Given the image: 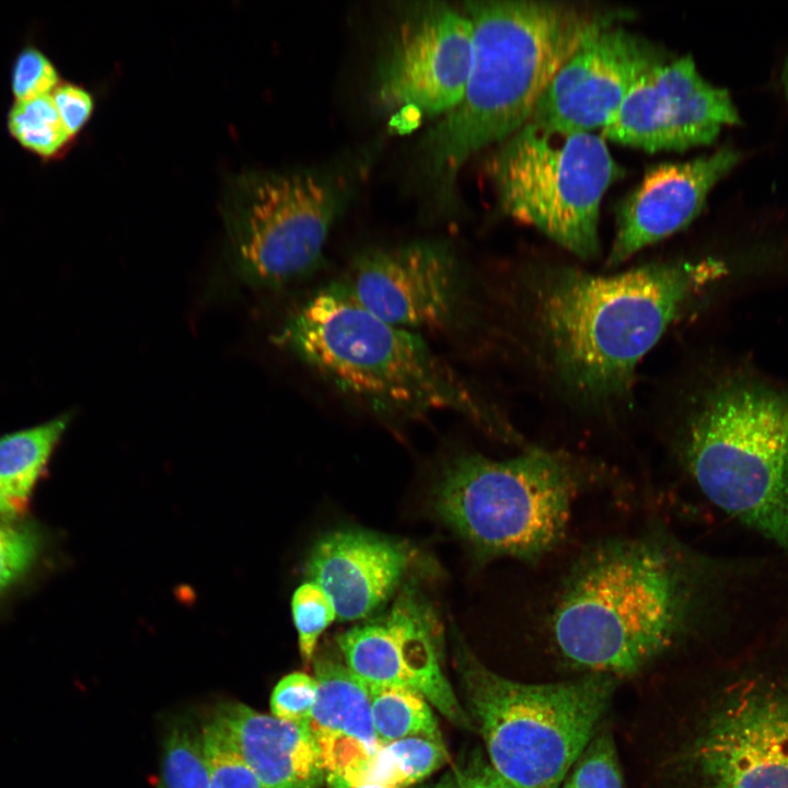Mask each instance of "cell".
<instances>
[{
    "label": "cell",
    "instance_id": "obj_12",
    "mask_svg": "<svg viewBox=\"0 0 788 788\" xmlns=\"http://www.w3.org/2000/svg\"><path fill=\"white\" fill-rule=\"evenodd\" d=\"M472 56V24L465 11L447 3L420 4L391 36L376 70V100L397 114L443 116L462 99Z\"/></svg>",
    "mask_w": 788,
    "mask_h": 788
},
{
    "label": "cell",
    "instance_id": "obj_11",
    "mask_svg": "<svg viewBox=\"0 0 788 788\" xmlns=\"http://www.w3.org/2000/svg\"><path fill=\"white\" fill-rule=\"evenodd\" d=\"M442 640L436 611L412 587L399 590L384 611L336 638L345 664L367 684L414 690L452 723L471 729L442 669Z\"/></svg>",
    "mask_w": 788,
    "mask_h": 788
},
{
    "label": "cell",
    "instance_id": "obj_31",
    "mask_svg": "<svg viewBox=\"0 0 788 788\" xmlns=\"http://www.w3.org/2000/svg\"><path fill=\"white\" fill-rule=\"evenodd\" d=\"M51 97L67 132L70 137L74 136L92 114V95L86 90L68 83L58 85Z\"/></svg>",
    "mask_w": 788,
    "mask_h": 788
},
{
    "label": "cell",
    "instance_id": "obj_1",
    "mask_svg": "<svg viewBox=\"0 0 788 788\" xmlns=\"http://www.w3.org/2000/svg\"><path fill=\"white\" fill-rule=\"evenodd\" d=\"M559 587L549 639L586 674L630 676L687 642L730 654L788 621L787 558L711 555L657 531L595 544Z\"/></svg>",
    "mask_w": 788,
    "mask_h": 788
},
{
    "label": "cell",
    "instance_id": "obj_20",
    "mask_svg": "<svg viewBox=\"0 0 788 788\" xmlns=\"http://www.w3.org/2000/svg\"><path fill=\"white\" fill-rule=\"evenodd\" d=\"M69 424L63 415L0 438V519L22 517L51 453Z\"/></svg>",
    "mask_w": 788,
    "mask_h": 788
},
{
    "label": "cell",
    "instance_id": "obj_19",
    "mask_svg": "<svg viewBox=\"0 0 788 788\" xmlns=\"http://www.w3.org/2000/svg\"><path fill=\"white\" fill-rule=\"evenodd\" d=\"M211 720L264 788H320L326 779L308 725L285 721L237 702L221 704Z\"/></svg>",
    "mask_w": 788,
    "mask_h": 788
},
{
    "label": "cell",
    "instance_id": "obj_9",
    "mask_svg": "<svg viewBox=\"0 0 788 788\" xmlns=\"http://www.w3.org/2000/svg\"><path fill=\"white\" fill-rule=\"evenodd\" d=\"M501 209L572 254L600 253L602 198L623 174L601 135L528 120L488 164Z\"/></svg>",
    "mask_w": 788,
    "mask_h": 788
},
{
    "label": "cell",
    "instance_id": "obj_23",
    "mask_svg": "<svg viewBox=\"0 0 788 788\" xmlns=\"http://www.w3.org/2000/svg\"><path fill=\"white\" fill-rule=\"evenodd\" d=\"M8 125L22 147L42 157L56 154L71 138L51 94L16 102L10 111Z\"/></svg>",
    "mask_w": 788,
    "mask_h": 788
},
{
    "label": "cell",
    "instance_id": "obj_32",
    "mask_svg": "<svg viewBox=\"0 0 788 788\" xmlns=\"http://www.w3.org/2000/svg\"><path fill=\"white\" fill-rule=\"evenodd\" d=\"M459 788H520L500 775L480 752L453 770Z\"/></svg>",
    "mask_w": 788,
    "mask_h": 788
},
{
    "label": "cell",
    "instance_id": "obj_35",
    "mask_svg": "<svg viewBox=\"0 0 788 788\" xmlns=\"http://www.w3.org/2000/svg\"><path fill=\"white\" fill-rule=\"evenodd\" d=\"M339 788H382L378 786H354V787H339Z\"/></svg>",
    "mask_w": 788,
    "mask_h": 788
},
{
    "label": "cell",
    "instance_id": "obj_34",
    "mask_svg": "<svg viewBox=\"0 0 788 788\" xmlns=\"http://www.w3.org/2000/svg\"><path fill=\"white\" fill-rule=\"evenodd\" d=\"M432 788H459L454 773H445Z\"/></svg>",
    "mask_w": 788,
    "mask_h": 788
},
{
    "label": "cell",
    "instance_id": "obj_33",
    "mask_svg": "<svg viewBox=\"0 0 788 788\" xmlns=\"http://www.w3.org/2000/svg\"><path fill=\"white\" fill-rule=\"evenodd\" d=\"M780 88L783 91V95L787 102L788 105V54L786 55L781 69H780Z\"/></svg>",
    "mask_w": 788,
    "mask_h": 788
},
{
    "label": "cell",
    "instance_id": "obj_2",
    "mask_svg": "<svg viewBox=\"0 0 788 788\" xmlns=\"http://www.w3.org/2000/svg\"><path fill=\"white\" fill-rule=\"evenodd\" d=\"M725 271L710 258L614 276L570 267L546 271L536 288V315L554 370L588 402L619 398L683 306Z\"/></svg>",
    "mask_w": 788,
    "mask_h": 788
},
{
    "label": "cell",
    "instance_id": "obj_10",
    "mask_svg": "<svg viewBox=\"0 0 788 788\" xmlns=\"http://www.w3.org/2000/svg\"><path fill=\"white\" fill-rule=\"evenodd\" d=\"M339 211L334 188L305 171H247L222 204L228 262L244 283L288 286L312 273Z\"/></svg>",
    "mask_w": 788,
    "mask_h": 788
},
{
    "label": "cell",
    "instance_id": "obj_7",
    "mask_svg": "<svg viewBox=\"0 0 788 788\" xmlns=\"http://www.w3.org/2000/svg\"><path fill=\"white\" fill-rule=\"evenodd\" d=\"M454 641L466 712L489 763L520 788H560L598 730L617 679L590 673L555 683L518 682L484 665L455 635Z\"/></svg>",
    "mask_w": 788,
    "mask_h": 788
},
{
    "label": "cell",
    "instance_id": "obj_15",
    "mask_svg": "<svg viewBox=\"0 0 788 788\" xmlns=\"http://www.w3.org/2000/svg\"><path fill=\"white\" fill-rule=\"evenodd\" d=\"M665 61L654 44L607 15L560 66L529 120L566 131L602 128L635 82Z\"/></svg>",
    "mask_w": 788,
    "mask_h": 788
},
{
    "label": "cell",
    "instance_id": "obj_17",
    "mask_svg": "<svg viewBox=\"0 0 788 788\" xmlns=\"http://www.w3.org/2000/svg\"><path fill=\"white\" fill-rule=\"evenodd\" d=\"M413 560L412 548L368 530L343 528L321 536L306 573L332 599L337 619L363 621L397 592Z\"/></svg>",
    "mask_w": 788,
    "mask_h": 788
},
{
    "label": "cell",
    "instance_id": "obj_28",
    "mask_svg": "<svg viewBox=\"0 0 788 788\" xmlns=\"http://www.w3.org/2000/svg\"><path fill=\"white\" fill-rule=\"evenodd\" d=\"M42 547L35 529L0 519V595L31 571Z\"/></svg>",
    "mask_w": 788,
    "mask_h": 788
},
{
    "label": "cell",
    "instance_id": "obj_4",
    "mask_svg": "<svg viewBox=\"0 0 788 788\" xmlns=\"http://www.w3.org/2000/svg\"><path fill=\"white\" fill-rule=\"evenodd\" d=\"M276 341L376 416L407 419L452 412L505 432L495 412L419 334L366 310L339 280L300 304Z\"/></svg>",
    "mask_w": 788,
    "mask_h": 788
},
{
    "label": "cell",
    "instance_id": "obj_24",
    "mask_svg": "<svg viewBox=\"0 0 788 788\" xmlns=\"http://www.w3.org/2000/svg\"><path fill=\"white\" fill-rule=\"evenodd\" d=\"M158 788H210L200 734L185 727L170 731Z\"/></svg>",
    "mask_w": 788,
    "mask_h": 788
},
{
    "label": "cell",
    "instance_id": "obj_25",
    "mask_svg": "<svg viewBox=\"0 0 788 788\" xmlns=\"http://www.w3.org/2000/svg\"><path fill=\"white\" fill-rule=\"evenodd\" d=\"M561 788H624L611 731L599 727L561 783Z\"/></svg>",
    "mask_w": 788,
    "mask_h": 788
},
{
    "label": "cell",
    "instance_id": "obj_14",
    "mask_svg": "<svg viewBox=\"0 0 788 788\" xmlns=\"http://www.w3.org/2000/svg\"><path fill=\"white\" fill-rule=\"evenodd\" d=\"M339 281L366 310L409 331L448 327L466 298L459 259L438 242L369 248L354 258Z\"/></svg>",
    "mask_w": 788,
    "mask_h": 788
},
{
    "label": "cell",
    "instance_id": "obj_22",
    "mask_svg": "<svg viewBox=\"0 0 788 788\" xmlns=\"http://www.w3.org/2000/svg\"><path fill=\"white\" fill-rule=\"evenodd\" d=\"M372 721L380 745L405 738L443 742L429 702L418 692L368 684Z\"/></svg>",
    "mask_w": 788,
    "mask_h": 788
},
{
    "label": "cell",
    "instance_id": "obj_27",
    "mask_svg": "<svg viewBox=\"0 0 788 788\" xmlns=\"http://www.w3.org/2000/svg\"><path fill=\"white\" fill-rule=\"evenodd\" d=\"M200 738L210 788H264L212 720L204 726Z\"/></svg>",
    "mask_w": 788,
    "mask_h": 788
},
{
    "label": "cell",
    "instance_id": "obj_29",
    "mask_svg": "<svg viewBox=\"0 0 788 788\" xmlns=\"http://www.w3.org/2000/svg\"><path fill=\"white\" fill-rule=\"evenodd\" d=\"M316 693L317 682L314 676L304 672L289 673L273 690L271 715L285 721L309 725Z\"/></svg>",
    "mask_w": 788,
    "mask_h": 788
},
{
    "label": "cell",
    "instance_id": "obj_18",
    "mask_svg": "<svg viewBox=\"0 0 788 788\" xmlns=\"http://www.w3.org/2000/svg\"><path fill=\"white\" fill-rule=\"evenodd\" d=\"M317 693L309 729L329 788L347 787L381 746L372 721L368 684L345 663L314 662Z\"/></svg>",
    "mask_w": 788,
    "mask_h": 788
},
{
    "label": "cell",
    "instance_id": "obj_13",
    "mask_svg": "<svg viewBox=\"0 0 788 788\" xmlns=\"http://www.w3.org/2000/svg\"><path fill=\"white\" fill-rule=\"evenodd\" d=\"M740 121L729 91L707 81L685 55L644 73L601 136L648 152L682 151L710 144L725 127Z\"/></svg>",
    "mask_w": 788,
    "mask_h": 788
},
{
    "label": "cell",
    "instance_id": "obj_16",
    "mask_svg": "<svg viewBox=\"0 0 788 788\" xmlns=\"http://www.w3.org/2000/svg\"><path fill=\"white\" fill-rule=\"evenodd\" d=\"M740 159L737 149L726 146L686 162L649 169L617 209L609 265H618L688 225L702 211L712 187Z\"/></svg>",
    "mask_w": 788,
    "mask_h": 788
},
{
    "label": "cell",
    "instance_id": "obj_26",
    "mask_svg": "<svg viewBox=\"0 0 788 788\" xmlns=\"http://www.w3.org/2000/svg\"><path fill=\"white\" fill-rule=\"evenodd\" d=\"M291 611L301 658L310 664L321 635L337 619L335 605L318 584L309 580L296 589Z\"/></svg>",
    "mask_w": 788,
    "mask_h": 788
},
{
    "label": "cell",
    "instance_id": "obj_30",
    "mask_svg": "<svg viewBox=\"0 0 788 788\" xmlns=\"http://www.w3.org/2000/svg\"><path fill=\"white\" fill-rule=\"evenodd\" d=\"M59 76L51 61L36 48H25L18 56L12 72V91L16 102L50 95Z\"/></svg>",
    "mask_w": 788,
    "mask_h": 788
},
{
    "label": "cell",
    "instance_id": "obj_5",
    "mask_svg": "<svg viewBox=\"0 0 788 788\" xmlns=\"http://www.w3.org/2000/svg\"><path fill=\"white\" fill-rule=\"evenodd\" d=\"M715 665L663 788H788V621Z\"/></svg>",
    "mask_w": 788,
    "mask_h": 788
},
{
    "label": "cell",
    "instance_id": "obj_3",
    "mask_svg": "<svg viewBox=\"0 0 788 788\" xmlns=\"http://www.w3.org/2000/svg\"><path fill=\"white\" fill-rule=\"evenodd\" d=\"M465 5L473 32L466 86L426 140L429 172L447 193L471 157L502 142L530 119L560 66L607 16L559 1L478 0Z\"/></svg>",
    "mask_w": 788,
    "mask_h": 788
},
{
    "label": "cell",
    "instance_id": "obj_8",
    "mask_svg": "<svg viewBox=\"0 0 788 788\" xmlns=\"http://www.w3.org/2000/svg\"><path fill=\"white\" fill-rule=\"evenodd\" d=\"M586 482L569 457L538 448L503 461L464 454L445 466L432 503L483 560L535 563L564 541Z\"/></svg>",
    "mask_w": 788,
    "mask_h": 788
},
{
    "label": "cell",
    "instance_id": "obj_21",
    "mask_svg": "<svg viewBox=\"0 0 788 788\" xmlns=\"http://www.w3.org/2000/svg\"><path fill=\"white\" fill-rule=\"evenodd\" d=\"M449 761L443 742L405 738L381 745L351 784L382 788H412Z\"/></svg>",
    "mask_w": 788,
    "mask_h": 788
},
{
    "label": "cell",
    "instance_id": "obj_6",
    "mask_svg": "<svg viewBox=\"0 0 788 788\" xmlns=\"http://www.w3.org/2000/svg\"><path fill=\"white\" fill-rule=\"evenodd\" d=\"M682 449L704 499L788 559V392L723 379L690 419Z\"/></svg>",
    "mask_w": 788,
    "mask_h": 788
}]
</instances>
